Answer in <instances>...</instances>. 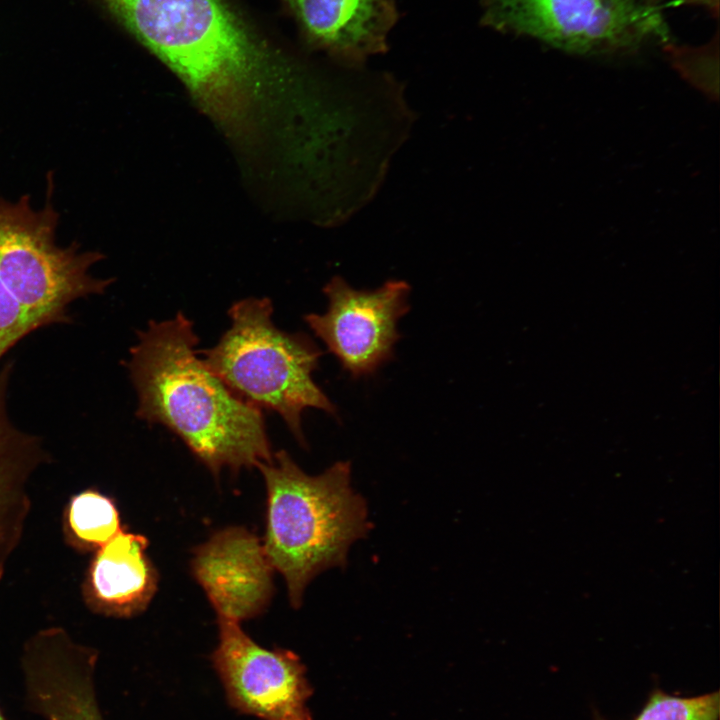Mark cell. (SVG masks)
<instances>
[{"mask_svg": "<svg viewBox=\"0 0 720 720\" xmlns=\"http://www.w3.org/2000/svg\"><path fill=\"white\" fill-rule=\"evenodd\" d=\"M646 1L650 5L660 8V9H661L662 3L665 1H677L679 3H692V4L704 6L715 17H718V15H719V0H646Z\"/></svg>", "mask_w": 720, "mask_h": 720, "instance_id": "18", "label": "cell"}, {"mask_svg": "<svg viewBox=\"0 0 720 720\" xmlns=\"http://www.w3.org/2000/svg\"><path fill=\"white\" fill-rule=\"evenodd\" d=\"M323 292L327 311L304 320L345 371L353 378L367 376L392 359L400 339L397 321L409 311L408 283L390 280L374 290H356L336 276Z\"/></svg>", "mask_w": 720, "mask_h": 720, "instance_id": "7", "label": "cell"}, {"mask_svg": "<svg viewBox=\"0 0 720 720\" xmlns=\"http://www.w3.org/2000/svg\"><path fill=\"white\" fill-rule=\"evenodd\" d=\"M257 467L267 489L263 546L298 608L310 581L326 569L345 567L350 546L371 530L367 504L351 486L349 461L310 476L282 450Z\"/></svg>", "mask_w": 720, "mask_h": 720, "instance_id": "3", "label": "cell"}, {"mask_svg": "<svg viewBox=\"0 0 720 720\" xmlns=\"http://www.w3.org/2000/svg\"><path fill=\"white\" fill-rule=\"evenodd\" d=\"M719 692L683 697L654 687L632 720H718ZM594 720H606L594 711Z\"/></svg>", "mask_w": 720, "mask_h": 720, "instance_id": "15", "label": "cell"}, {"mask_svg": "<svg viewBox=\"0 0 720 720\" xmlns=\"http://www.w3.org/2000/svg\"><path fill=\"white\" fill-rule=\"evenodd\" d=\"M213 665L228 702L262 720H313L306 702L312 688L299 657L255 643L239 622L220 619Z\"/></svg>", "mask_w": 720, "mask_h": 720, "instance_id": "8", "label": "cell"}, {"mask_svg": "<svg viewBox=\"0 0 720 720\" xmlns=\"http://www.w3.org/2000/svg\"><path fill=\"white\" fill-rule=\"evenodd\" d=\"M147 539L122 529L98 548L85 583L87 602L112 616H132L151 601L156 571L146 556Z\"/></svg>", "mask_w": 720, "mask_h": 720, "instance_id": "12", "label": "cell"}, {"mask_svg": "<svg viewBox=\"0 0 720 720\" xmlns=\"http://www.w3.org/2000/svg\"><path fill=\"white\" fill-rule=\"evenodd\" d=\"M1 578H2V567H1V563H0V581H1Z\"/></svg>", "mask_w": 720, "mask_h": 720, "instance_id": "20", "label": "cell"}, {"mask_svg": "<svg viewBox=\"0 0 720 720\" xmlns=\"http://www.w3.org/2000/svg\"><path fill=\"white\" fill-rule=\"evenodd\" d=\"M228 314L231 326L214 347L202 352L203 362L239 397L278 413L298 442L305 445L301 428L305 409L337 414L312 378L320 349L305 334L277 328L269 298L242 299Z\"/></svg>", "mask_w": 720, "mask_h": 720, "instance_id": "4", "label": "cell"}, {"mask_svg": "<svg viewBox=\"0 0 720 720\" xmlns=\"http://www.w3.org/2000/svg\"><path fill=\"white\" fill-rule=\"evenodd\" d=\"M36 329L27 312L0 282V359Z\"/></svg>", "mask_w": 720, "mask_h": 720, "instance_id": "17", "label": "cell"}, {"mask_svg": "<svg viewBox=\"0 0 720 720\" xmlns=\"http://www.w3.org/2000/svg\"><path fill=\"white\" fill-rule=\"evenodd\" d=\"M231 131L248 130L282 82L273 57L224 0H100Z\"/></svg>", "mask_w": 720, "mask_h": 720, "instance_id": "2", "label": "cell"}, {"mask_svg": "<svg viewBox=\"0 0 720 720\" xmlns=\"http://www.w3.org/2000/svg\"><path fill=\"white\" fill-rule=\"evenodd\" d=\"M10 365L0 372V538L17 546L31 502L27 483L45 461L39 438L18 429L7 410Z\"/></svg>", "mask_w": 720, "mask_h": 720, "instance_id": "13", "label": "cell"}, {"mask_svg": "<svg viewBox=\"0 0 720 720\" xmlns=\"http://www.w3.org/2000/svg\"><path fill=\"white\" fill-rule=\"evenodd\" d=\"M0 720H7L6 717L4 716V714L2 713L1 709H0Z\"/></svg>", "mask_w": 720, "mask_h": 720, "instance_id": "19", "label": "cell"}, {"mask_svg": "<svg viewBox=\"0 0 720 720\" xmlns=\"http://www.w3.org/2000/svg\"><path fill=\"white\" fill-rule=\"evenodd\" d=\"M482 22L578 55L633 53L670 41L660 8L646 0H483Z\"/></svg>", "mask_w": 720, "mask_h": 720, "instance_id": "6", "label": "cell"}, {"mask_svg": "<svg viewBox=\"0 0 720 720\" xmlns=\"http://www.w3.org/2000/svg\"><path fill=\"white\" fill-rule=\"evenodd\" d=\"M58 219L50 199L36 210L27 196L0 198V282L38 329L66 322L72 302L111 283L90 272L102 254L56 243Z\"/></svg>", "mask_w": 720, "mask_h": 720, "instance_id": "5", "label": "cell"}, {"mask_svg": "<svg viewBox=\"0 0 720 720\" xmlns=\"http://www.w3.org/2000/svg\"><path fill=\"white\" fill-rule=\"evenodd\" d=\"M274 568L259 539L242 527L214 534L197 548L192 572L220 619L260 614L273 592Z\"/></svg>", "mask_w": 720, "mask_h": 720, "instance_id": "10", "label": "cell"}, {"mask_svg": "<svg viewBox=\"0 0 720 720\" xmlns=\"http://www.w3.org/2000/svg\"><path fill=\"white\" fill-rule=\"evenodd\" d=\"M718 47V32L713 40L700 47L679 46L670 41L664 44L669 61L681 76L714 100L719 94Z\"/></svg>", "mask_w": 720, "mask_h": 720, "instance_id": "16", "label": "cell"}, {"mask_svg": "<svg viewBox=\"0 0 720 720\" xmlns=\"http://www.w3.org/2000/svg\"><path fill=\"white\" fill-rule=\"evenodd\" d=\"M199 339L183 313L138 332L127 369L136 416L177 435L218 474L273 458L261 409L235 394L198 358Z\"/></svg>", "mask_w": 720, "mask_h": 720, "instance_id": "1", "label": "cell"}, {"mask_svg": "<svg viewBox=\"0 0 720 720\" xmlns=\"http://www.w3.org/2000/svg\"><path fill=\"white\" fill-rule=\"evenodd\" d=\"M67 522L76 539L98 548L121 530L119 513L114 502L95 490L83 491L71 499Z\"/></svg>", "mask_w": 720, "mask_h": 720, "instance_id": "14", "label": "cell"}, {"mask_svg": "<svg viewBox=\"0 0 720 720\" xmlns=\"http://www.w3.org/2000/svg\"><path fill=\"white\" fill-rule=\"evenodd\" d=\"M98 652L61 627L24 644L21 668L28 708L44 720H104L96 693Z\"/></svg>", "mask_w": 720, "mask_h": 720, "instance_id": "9", "label": "cell"}, {"mask_svg": "<svg viewBox=\"0 0 720 720\" xmlns=\"http://www.w3.org/2000/svg\"><path fill=\"white\" fill-rule=\"evenodd\" d=\"M309 41L347 67L387 49L394 0H285Z\"/></svg>", "mask_w": 720, "mask_h": 720, "instance_id": "11", "label": "cell"}]
</instances>
